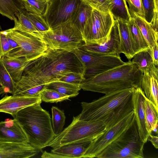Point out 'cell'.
<instances>
[{"label": "cell", "mask_w": 158, "mask_h": 158, "mask_svg": "<svg viewBox=\"0 0 158 158\" xmlns=\"http://www.w3.org/2000/svg\"><path fill=\"white\" fill-rule=\"evenodd\" d=\"M71 72L85 74L76 55L71 52L48 48L43 55L30 62L15 83L12 95L40 97L46 85Z\"/></svg>", "instance_id": "1"}, {"label": "cell", "mask_w": 158, "mask_h": 158, "mask_svg": "<svg viewBox=\"0 0 158 158\" xmlns=\"http://www.w3.org/2000/svg\"><path fill=\"white\" fill-rule=\"evenodd\" d=\"M143 72L131 61L87 78L80 86L84 90L105 94L131 88L140 87Z\"/></svg>", "instance_id": "2"}, {"label": "cell", "mask_w": 158, "mask_h": 158, "mask_svg": "<svg viewBox=\"0 0 158 158\" xmlns=\"http://www.w3.org/2000/svg\"><path fill=\"white\" fill-rule=\"evenodd\" d=\"M39 102L18 112L15 118L25 133L28 143L42 149L54 138V133L49 112Z\"/></svg>", "instance_id": "3"}, {"label": "cell", "mask_w": 158, "mask_h": 158, "mask_svg": "<svg viewBox=\"0 0 158 158\" xmlns=\"http://www.w3.org/2000/svg\"><path fill=\"white\" fill-rule=\"evenodd\" d=\"M145 143L140 139L134 115L126 130L96 157L98 158H143Z\"/></svg>", "instance_id": "4"}, {"label": "cell", "mask_w": 158, "mask_h": 158, "mask_svg": "<svg viewBox=\"0 0 158 158\" xmlns=\"http://www.w3.org/2000/svg\"><path fill=\"white\" fill-rule=\"evenodd\" d=\"M135 88L125 89L105 94L90 102H82L81 112L76 117L86 121H100L131 99Z\"/></svg>", "instance_id": "5"}, {"label": "cell", "mask_w": 158, "mask_h": 158, "mask_svg": "<svg viewBox=\"0 0 158 158\" xmlns=\"http://www.w3.org/2000/svg\"><path fill=\"white\" fill-rule=\"evenodd\" d=\"M106 129L102 121L82 120L73 117L71 123L56 135L46 147L55 148L69 143L93 141Z\"/></svg>", "instance_id": "6"}, {"label": "cell", "mask_w": 158, "mask_h": 158, "mask_svg": "<svg viewBox=\"0 0 158 158\" xmlns=\"http://www.w3.org/2000/svg\"><path fill=\"white\" fill-rule=\"evenodd\" d=\"M39 33L49 48L71 52L84 44L82 33L71 20Z\"/></svg>", "instance_id": "7"}, {"label": "cell", "mask_w": 158, "mask_h": 158, "mask_svg": "<svg viewBox=\"0 0 158 158\" xmlns=\"http://www.w3.org/2000/svg\"><path fill=\"white\" fill-rule=\"evenodd\" d=\"M2 31L15 41L20 47L18 50L7 53L5 56L24 57L31 61L43 55L48 48L41 39L32 34L12 28Z\"/></svg>", "instance_id": "8"}, {"label": "cell", "mask_w": 158, "mask_h": 158, "mask_svg": "<svg viewBox=\"0 0 158 158\" xmlns=\"http://www.w3.org/2000/svg\"><path fill=\"white\" fill-rule=\"evenodd\" d=\"M114 22L110 11L103 12L93 9L82 34L84 43H103L107 38Z\"/></svg>", "instance_id": "9"}, {"label": "cell", "mask_w": 158, "mask_h": 158, "mask_svg": "<svg viewBox=\"0 0 158 158\" xmlns=\"http://www.w3.org/2000/svg\"><path fill=\"white\" fill-rule=\"evenodd\" d=\"M71 52L76 55L83 66L85 79L126 63L122 60L119 55H100L79 48Z\"/></svg>", "instance_id": "10"}, {"label": "cell", "mask_w": 158, "mask_h": 158, "mask_svg": "<svg viewBox=\"0 0 158 158\" xmlns=\"http://www.w3.org/2000/svg\"><path fill=\"white\" fill-rule=\"evenodd\" d=\"M134 116L133 110L92 141L83 158L96 157L108 145L118 138L128 127Z\"/></svg>", "instance_id": "11"}, {"label": "cell", "mask_w": 158, "mask_h": 158, "mask_svg": "<svg viewBox=\"0 0 158 158\" xmlns=\"http://www.w3.org/2000/svg\"><path fill=\"white\" fill-rule=\"evenodd\" d=\"M80 0H49L46 11L42 16L50 29L71 20Z\"/></svg>", "instance_id": "12"}, {"label": "cell", "mask_w": 158, "mask_h": 158, "mask_svg": "<svg viewBox=\"0 0 158 158\" xmlns=\"http://www.w3.org/2000/svg\"><path fill=\"white\" fill-rule=\"evenodd\" d=\"M119 42L117 23L115 20L108 36L104 42L100 44L84 43L79 48L100 55H119L117 53Z\"/></svg>", "instance_id": "13"}, {"label": "cell", "mask_w": 158, "mask_h": 158, "mask_svg": "<svg viewBox=\"0 0 158 158\" xmlns=\"http://www.w3.org/2000/svg\"><path fill=\"white\" fill-rule=\"evenodd\" d=\"M41 150L28 143L0 140V158H28Z\"/></svg>", "instance_id": "14"}, {"label": "cell", "mask_w": 158, "mask_h": 158, "mask_svg": "<svg viewBox=\"0 0 158 158\" xmlns=\"http://www.w3.org/2000/svg\"><path fill=\"white\" fill-rule=\"evenodd\" d=\"M145 96L140 87L135 88L132 95L133 111L139 136L145 143L149 135L146 127L144 110V101Z\"/></svg>", "instance_id": "15"}, {"label": "cell", "mask_w": 158, "mask_h": 158, "mask_svg": "<svg viewBox=\"0 0 158 158\" xmlns=\"http://www.w3.org/2000/svg\"><path fill=\"white\" fill-rule=\"evenodd\" d=\"M41 102L40 97L6 95L0 100V112L10 114L14 118L16 113L22 109Z\"/></svg>", "instance_id": "16"}, {"label": "cell", "mask_w": 158, "mask_h": 158, "mask_svg": "<svg viewBox=\"0 0 158 158\" xmlns=\"http://www.w3.org/2000/svg\"><path fill=\"white\" fill-rule=\"evenodd\" d=\"M92 141L75 143L53 148L50 152L44 151L43 158H80L83 156Z\"/></svg>", "instance_id": "17"}, {"label": "cell", "mask_w": 158, "mask_h": 158, "mask_svg": "<svg viewBox=\"0 0 158 158\" xmlns=\"http://www.w3.org/2000/svg\"><path fill=\"white\" fill-rule=\"evenodd\" d=\"M0 140L17 143H28L27 137L15 118L0 122Z\"/></svg>", "instance_id": "18"}, {"label": "cell", "mask_w": 158, "mask_h": 158, "mask_svg": "<svg viewBox=\"0 0 158 158\" xmlns=\"http://www.w3.org/2000/svg\"><path fill=\"white\" fill-rule=\"evenodd\" d=\"M120 42L117 53H123L129 61H131L134 56L138 53L133 42L128 27L127 21L117 19Z\"/></svg>", "instance_id": "19"}, {"label": "cell", "mask_w": 158, "mask_h": 158, "mask_svg": "<svg viewBox=\"0 0 158 158\" xmlns=\"http://www.w3.org/2000/svg\"><path fill=\"white\" fill-rule=\"evenodd\" d=\"M157 72L145 71L142 77L141 88L147 98L158 110V77Z\"/></svg>", "instance_id": "20"}, {"label": "cell", "mask_w": 158, "mask_h": 158, "mask_svg": "<svg viewBox=\"0 0 158 158\" xmlns=\"http://www.w3.org/2000/svg\"><path fill=\"white\" fill-rule=\"evenodd\" d=\"M2 59L6 69L15 83L19 80L24 69L31 61L24 57H11L5 55Z\"/></svg>", "instance_id": "21"}, {"label": "cell", "mask_w": 158, "mask_h": 158, "mask_svg": "<svg viewBox=\"0 0 158 158\" xmlns=\"http://www.w3.org/2000/svg\"><path fill=\"white\" fill-rule=\"evenodd\" d=\"M93 9L88 4L80 1L72 18V22L82 34L86 21L90 16Z\"/></svg>", "instance_id": "22"}, {"label": "cell", "mask_w": 158, "mask_h": 158, "mask_svg": "<svg viewBox=\"0 0 158 158\" xmlns=\"http://www.w3.org/2000/svg\"><path fill=\"white\" fill-rule=\"evenodd\" d=\"M132 58L131 62L135 64L143 73L145 71H158L157 67L153 62L150 49L139 52Z\"/></svg>", "instance_id": "23"}, {"label": "cell", "mask_w": 158, "mask_h": 158, "mask_svg": "<svg viewBox=\"0 0 158 158\" xmlns=\"http://www.w3.org/2000/svg\"><path fill=\"white\" fill-rule=\"evenodd\" d=\"M132 18L151 50L156 41L158 40V32L155 31L151 23L148 22L144 19L136 16Z\"/></svg>", "instance_id": "24"}, {"label": "cell", "mask_w": 158, "mask_h": 158, "mask_svg": "<svg viewBox=\"0 0 158 158\" xmlns=\"http://www.w3.org/2000/svg\"><path fill=\"white\" fill-rule=\"evenodd\" d=\"M23 0H0V14L13 20V17L20 12H25Z\"/></svg>", "instance_id": "25"}, {"label": "cell", "mask_w": 158, "mask_h": 158, "mask_svg": "<svg viewBox=\"0 0 158 158\" xmlns=\"http://www.w3.org/2000/svg\"><path fill=\"white\" fill-rule=\"evenodd\" d=\"M27 13L19 12L13 17L15 26L12 29L32 34L42 40L39 32L31 22L27 15Z\"/></svg>", "instance_id": "26"}, {"label": "cell", "mask_w": 158, "mask_h": 158, "mask_svg": "<svg viewBox=\"0 0 158 158\" xmlns=\"http://www.w3.org/2000/svg\"><path fill=\"white\" fill-rule=\"evenodd\" d=\"M46 89L56 90L69 98L77 96L81 89L79 85L59 81L47 84Z\"/></svg>", "instance_id": "27"}, {"label": "cell", "mask_w": 158, "mask_h": 158, "mask_svg": "<svg viewBox=\"0 0 158 158\" xmlns=\"http://www.w3.org/2000/svg\"><path fill=\"white\" fill-rule=\"evenodd\" d=\"M125 0H112L109 6V11L114 19H120L128 22L131 18Z\"/></svg>", "instance_id": "28"}, {"label": "cell", "mask_w": 158, "mask_h": 158, "mask_svg": "<svg viewBox=\"0 0 158 158\" xmlns=\"http://www.w3.org/2000/svg\"><path fill=\"white\" fill-rule=\"evenodd\" d=\"M127 23L132 40L138 52L150 49L139 28L135 23L133 19L131 18Z\"/></svg>", "instance_id": "29"}, {"label": "cell", "mask_w": 158, "mask_h": 158, "mask_svg": "<svg viewBox=\"0 0 158 158\" xmlns=\"http://www.w3.org/2000/svg\"><path fill=\"white\" fill-rule=\"evenodd\" d=\"M144 110L147 130L150 135L155 125L158 123V110L145 96L144 101Z\"/></svg>", "instance_id": "30"}, {"label": "cell", "mask_w": 158, "mask_h": 158, "mask_svg": "<svg viewBox=\"0 0 158 158\" xmlns=\"http://www.w3.org/2000/svg\"><path fill=\"white\" fill-rule=\"evenodd\" d=\"M0 94L6 93L12 94L15 83L6 69L2 57H0Z\"/></svg>", "instance_id": "31"}, {"label": "cell", "mask_w": 158, "mask_h": 158, "mask_svg": "<svg viewBox=\"0 0 158 158\" xmlns=\"http://www.w3.org/2000/svg\"><path fill=\"white\" fill-rule=\"evenodd\" d=\"M52 128L54 134L58 135L63 131L66 117L63 110L53 106L51 108Z\"/></svg>", "instance_id": "32"}, {"label": "cell", "mask_w": 158, "mask_h": 158, "mask_svg": "<svg viewBox=\"0 0 158 158\" xmlns=\"http://www.w3.org/2000/svg\"><path fill=\"white\" fill-rule=\"evenodd\" d=\"M25 9L28 12L43 16L48 7V1L44 0H24Z\"/></svg>", "instance_id": "33"}, {"label": "cell", "mask_w": 158, "mask_h": 158, "mask_svg": "<svg viewBox=\"0 0 158 158\" xmlns=\"http://www.w3.org/2000/svg\"><path fill=\"white\" fill-rule=\"evenodd\" d=\"M40 96L42 101L50 103L62 102L69 98L56 90L46 88L40 93Z\"/></svg>", "instance_id": "34"}, {"label": "cell", "mask_w": 158, "mask_h": 158, "mask_svg": "<svg viewBox=\"0 0 158 158\" xmlns=\"http://www.w3.org/2000/svg\"><path fill=\"white\" fill-rule=\"evenodd\" d=\"M27 15L38 31L44 32L50 29L42 16L29 12L27 13Z\"/></svg>", "instance_id": "35"}, {"label": "cell", "mask_w": 158, "mask_h": 158, "mask_svg": "<svg viewBox=\"0 0 158 158\" xmlns=\"http://www.w3.org/2000/svg\"><path fill=\"white\" fill-rule=\"evenodd\" d=\"M125 0L128 4V8L131 18L136 16L144 19L141 0Z\"/></svg>", "instance_id": "36"}, {"label": "cell", "mask_w": 158, "mask_h": 158, "mask_svg": "<svg viewBox=\"0 0 158 158\" xmlns=\"http://www.w3.org/2000/svg\"><path fill=\"white\" fill-rule=\"evenodd\" d=\"M93 9L103 12H109V6L112 0H80Z\"/></svg>", "instance_id": "37"}, {"label": "cell", "mask_w": 158, "mask_h": 158, "mask_svg": "<svg viewBox=\"0 0 158 158\" xmlns=\"http://www.w3.org/2000/svg\"><path fill=\"white\" fill-rule=\"evenodd\" d=\"M84 73L71 72L60 78L58 81L80 85L85 78Z\"/></svg>", "instance_id": "38"}, {"label": "cell", "mask_w": 158, "mask_h": 158, "mask_svg": "<svg viewBox=\"0 0 158 158\" xmlns=\"http://www.w3.org/2000/svg\"><path fill=\"white\" fill-rule=\"evenodd\" d=\"M144 13V18L150 23L153 18L155 8L153 0H141Z\"/></svg>", "instance_id": "39"}, {"label": "cell", "mask_w": 158, "mask_h": 158, "mask_svg": "<svg viewBox=\"0 0 158 158\" xmlns=\"http://www.w3.org/2000/svg\"><path fill=\"white\" fill-rule=\"evenodd\" d=\"M10 50V46L6 35L0 31V57H2Z\"/></svg>", "instance_id": "40"}, {"label": "cell", "mask_w": 158, "mask_h": 158, "mask_svg": "<svg viewBox=\"0 0 158 158\" xmlns=\"http://www.w3.org/2000/svg\"><path fill=\"white\" fill-rule=\"evenodd\" d=\"M151 55L154 64L157 67L158 65V40L153 45L151 49Z\"/></svg>", "instance_id": "41"}, {"label": "cell", "mask_w": 158, "mask_h": 158, "mask_svg": "<svg viewBox=\"0 0 158 158\" xmlns=\"http://www.w3.org/2000/svg\"><path fill=\"white\" fill-rule=\"evenodd\" d=\"M6 36L10 46V50L8 52L18 50L20 47L18 44L12 39L7 35Z\"/></svg>", "instance_id": "42"}, {"label": "cell", "mask_w": 158, "mask_h": 158, "mask_svg": "<svg viewBox=\"0 0 158 158\" xmlns=\"http://www.w3.org/2000/svg\"><path fill=\"white\" fill-rule=\"evenodd\" d=\"M158 11H154L152 20L150 23L155 31L158 32Z\"/></svg>", "instance_id": "43"}, {"label": "cell", "mask_w": 158, "mask_h": 158, "mask_svg": "<svg viewBox=\"0 0 158 158\" xmlns=\"http://www.w3.org/2000/svg\"><path fill=\"white\" fill-rule=\"evenodd\" d=\"M150 141L154 147L156 149L158 148V135L155 136L150 134L148 138V140Z\"/></svg>", "instance_id": "44"}, {"label": "cell", "mask_w": 158, "mask_h": 158, "mask_svg": "<svg viewBox=\"0 0 158 158\" xmlns=\"http://www.w3.org/2000/svg\"><path fill=\"white\" fill-rule=\"evenodd\" d=\"M157 127H158V123H156L153 127L152 132L153 131L155 132L157 135H158V131H157Z\"/></svg>", "instance_id": "45"}, {"label": "cell", "mask_w": 158, "mask_h": 158, "mask_svg": "<svg viewBox=\"0 0 158 158\" xmlns=\"http://www.w3.org/2000/svg\"><path fill=\"white\" fill-rule=\"evenodd\" d=\"M153 1L155 6V11H158V0H153Z\"/></svg>", "instance_id": "46"}, {"label": "cell", "mask_w": 158, "mask_h": 158, "mask_svg": "<svg viewBox=\"0 0 158 158\" xmlns=\"http://www.w3.org/2000/svg\"><path fill=\"white\" fill-rule=\"evenodd\" d=\"M46 0V1H49V0Z\"/></svg>", "instance_id": "47"}, {"label": "cell", "mask_w": 158, "mask_h": 158, "mask_svg": "<svg viewBox=\"0 0 158 158\" xmlns=\"http://www.w3.org/2000/svg\"></svg>", "instance_id": "48"}, {"label": "cell", "mask_w": 158, "mask_h": 158, "mask_svg": "<svg viewBox=\"0 0 158 158\" xmlns=\"http://www.w3.org/2000/svg\"><path fill=\"white\" fill-rule=\"evenodd\" d=\"M23 0L24 1V0Z\"/></svg>", "instance_id": "49"}]
</instances>
